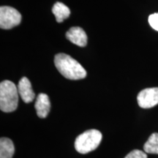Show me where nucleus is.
<instances>
[{
    "label": "nucleus",
    "mask_w": 158,
    "mask_h": 158,
    "mask_svg": "<svg viewBox=\"0 0 158 158\" xmlns=\"http://www.w3.org/2000/svg\"><path fill=\"white\" fill-rule=\"evenodd\" d=\"M54 64L59 72L64 78L70 80H80L86 76V71L82 65L68 54H56L54 58Z\"/></svg>",
    "instance_id": "nucleus-1"
},
{
    "label": "nucleus",
    "mask_w": 158,
    "mask_h": 158,
    "mask_svg": "<svg viewBox=\"0 0 158 158\" xmlns=\"http://www.w3.org/2000/svg\"><path fill=\"white\" fill-rule=\"evenodd\" d=\"M19 91L13 82L6 80L0 84V108L5 113L16 110L19 103Z\"/></svg>",
    "instance_id": "nucleus-2"
},
{
    "label": "nucleus",
    "mask_w": 158,
    "mask_h": 158,
    "mask_svg": "<svg viewBox=\"0 0 158 158\" xmlns=\"http://www.w3.org/2000/svg\"><path fill=\"white\" fill-rule=\"evenodd\" d=\"M102 135L98 130H89L76 138L75 149L81 154H87L94 151L102 141Z\"/></svg>",
    "instance_id": "nucleus-3"
},
{
    "label": "nucleus",
    "mask_w": 158,
    "mask_h": 158,
    "mask_svg": "<svg viewBox=\"0 0 158 158\" xmlns=\"http://www.w3.org/2000/svg\"><path fill=\"white\" fill-rule=\"evenodd\" d=\"M21 15L16 9L9 6L0 7V27L2 29H10L19 25Z\"/></svg>",
    "instance_id": "nucleus-4"
},
{
    "label": "nucleus",
    "mask_w": 158,
    "mask_h": 158,
    "mask_svg": "<svg viewBox=\"0 0 158 158\" xmlns=\"http://www.w3.org/2000/svg\"><path fill=\"white\" fill-rule=\"evenodd\" d=\"M138 103L142 108H150L158 104V87L147 88L141 91L137 97Z\"/></svg>",
    "instance_id": "nucleus-5"
},
{
    "label": "nucleus",
    "mask_w": 158,
    "mask_h": 158,
    "mask_svg": "<svg viewBox=\"0 0 158 158\" xmlns=\"http://www.w3.org/2000/svg\"><path fill=\"white\" fill-rule=\"evenodd\" d=\"M66 37L73 44L84 47L87 43V35L82 28L78 27H71L66 33Z\"/></svg>",
    "instance_id": "nucleus-6"
},
{
    "label": "nucleus",
    "mask_w": 158,
    "mask_h": 158,
    "mask_svg": "<svg viewBox=\"0 0 158 158\" xmlns=\"http://www.w3.org/2000/svg\"><path fill=\"white\" fill-rule=\"evenodd\" d=\"M18 91L22 100L26 103L32 102L35 98V94L31 88L30 81L27 77H23L19 81L18 85Z\"/></svg>",
    "instance_id": "nucleus-7"
},
{
    "label": "nucleus",
    "mask_w": 158,
    "mask_h": 158,
    "mask_svg": "<svg viewBox=\"0 0 158 158\" xmlns=\"http://www.w3.org/2000/svg\"><path fill=\"white\" fill-rule=\"evenodd\" d=\"M35 108L37 115L40 118H44L46 117L51 109V102L48 96L44 93L39 94L36 99Z\"/></svg>",
    "instance_id": "nucleus-8"
},
{
    "label": "nucleus",
    "mask_w": 158,
    "mask_h": 158,
    "mask_svg": "<svg viewBox=\"0 0 158 158\" xmlns=\"http://www.w3.org/2000/svg\"><path fill=\"white\" fill-rule=\"evenodd\" d=\"M52 13L58 23L63 22L64 20L69 18L70 15V10L68 6L62 2H59L55 3L54 5L53 6Z\"/></svg>",
    "instance_id": "nucleus-9"
},
{
    "label": "nucleus",
    "mask_w": 158,
    "mask_h": 158,
    "mask_svg": "<svg viewBox=\"0 0 158 158\" xmlns=\"http://www.w3.org/2000/svg\"><path fill=\"white\" fill-rule=\"evenodd\" d=\"M15 153V147L10 138L0 139V158H13Z\"/></svg>",
    "instance_id": "nucleus-10"
},
{
    "label": "nucleus",
    "mask_w": 158,
    "mask_h": 158,
    "mask_svg": "<svg viewBox=\"0 0 158 158\" xmlns=\"http://www.w3.org/2000/svg\"><path fill=\"white\" fill-rule=\"evenodd\" d=\"M143 150L146 153L158 155V133H154L150 135L148 141L143 146Z\"/></svg>",
    "instance_id": "nucleus-11"
},
{
    "label": "nucleus",
    "mask_w": 158,
    "mask_h": 158,
    "mask_svg": "<svg viewBox=\"0 0 158 158\" xmlns=\"http://www.w3.org/2000/svg\"><path fill=\"white\" fill-rule=\"evenodd\" d=\"M124 158H147V153L141 150L135 149L128 154Z\"/></svg>",
    "instance_id": "nucleus-12"
},
{
    "label": "nucleus",
    "mask_w": 158,
    "mask_h": 158,
    "mask_svg": "<svg viewBox=\"0 0 158 158\" xmlns=\"http://www.w3.org/2000/svg\"><path fill=\"white\" fill-rule=\"evenodd\" d=\"M149 23L154 29L158 31V13H154L149 15Z\"/></svg>",
    "instance_id": "nucleus-13"
}]
</instances>
